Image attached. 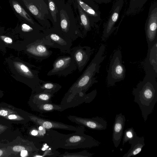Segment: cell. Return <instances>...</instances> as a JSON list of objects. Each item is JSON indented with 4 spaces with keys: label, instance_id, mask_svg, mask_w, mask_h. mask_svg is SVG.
<instances>
[{
    "label": "cell",
    "instance_id": "obj_1",
    "mask_svg": "<svg viewBox=\"0 0 157 157\" xmlns=\"http://www.w3.org/2000/svg\"><path fill=\"white\" fill-rule=\"evenodd\" d=\"M105 49V45L102 44L82 74L65 94L60 104L63 107L71 104L73 101L81 99L83 102L90 103L94 99L95 94L93 91L87 94L86 92L93 84L98 82L94 76L96 73L99 72L100 64L105 58L103 56Z\"/></svg>",
    "mask_w": 157,
    "mask_h": 157
},
{
    "label": "cell",
    "instance_id": "obj_2",
    "mask_svg": "<svg viewBox=\"0 0 157 157\" xmlns=\"http://www.w3.org/2000/svg\"><path fill=\"white\" fill-rule=\"evenodd\" d=\"M144 70L145 77L133 89L132 94L134 96V101L139 105L146 122L157 101V71L147 68Z\"/></svg>",
    "mask_w": 157,
    "mask_h": 157
},
{
    "label": "cell",
    "instance_id": "obj_3",
    "mask_svg": "<svg viewBox=\"0 0 157 157\" xmlns=\"http://www.w3.org/2000/svg\"><path fill=\"white\" fill-rule=\"evenodd\" d=\"M85 127L82 126L79 130L74 133L65 134L62 148L75 149L90 148L98 146L101 143L91 136L84 133Z\"/></svg>",
    "mask_w": 157,
    "mask_h": 157
},
{
    "label": "cell",
    "instance_id": "obj_4",
    "mask_svg": "<svg viewBox=\"0 0 157 157\" xmlns=\"http://www.w3.org/2000/svg\"><path fill=\"white\" fill-rule=\"evenodd\" d=\"M29 113L6 103H0V119L11 124H25L30 121Z\"/></svg>",
    "mask_w": 157,
    "mask_h": 157
},
{
    "label": "cell",
    "instance_id": "obj_5",
    "mask_svg": "<svg viewBox=\"0 0 157 157\" xmlns=\"http://www.w3.org/2000/svg\"><path fill=\"white\" fill-rule=\"evenodd\" d=\"M122 55L120 50L114 53L107 71V82L110 86H113L116 83L124 80L126 70L122 60Z\"/></svg>",
    "mask_w": 157,
    "mask_h": 157
},
{
    "label": "cell",
    "instance_id": "obj_6",
    "mask_svg": "<svg viewBox=\"0 0 157 157\" xmlns=\"http://www.w3.org/2000/svg\"><path fill=\"white\" fill-rule=\"evenodd\" d=\"M145 31L148 48L157 43V2L151 4L145 25Z\"/></svg>",
    "mask_w": 157,
    "mask_h": 157
},
{
    "label": "cell",
    "instance_id": "obj_7",
    "mask_svg": "<svg viewBox=\"0 0 157 157\" xmlns=\"http://www.w3.org/2000/svg\"><path fill=\"white\" fill-rule=\"evenodd\" d=\"M77 69L75 62L71 55L60 56L54 61L52 68L50 70L48 76L57 75L66 76Z\"/></svg>",
    "mask_w": 157,
    "mask_h": 157
},
{
    "label": "cell",
    "instance_id": "obj_8",
    "mask_svg": "<svg viewBox=\"0 0 157 157\" xmlns=\"http://www.w3.org/2000/svg\"><path fill=\"white\" fill-rule=\"evenodd\" d=\"M52 45L51 42L45 37L32 40L29 51L34 58L42 60L48 58L52 54V52L49 49Z\"/></svg>",
    "mask_w": 157,
    "mask_h": 157
},
{
    "label": "cell",
    "instance_id": "obj_9",
    "mask_svg": "<svg viewBox=\"0 0 157 157\" xmlns=\"http://www.w3.org/2000/svg\"><path fill=\"white\" fill-rule=\"evenodd\" d=\"M6 144L12 153V155L17 156V155L20 153L22 151L26 150L29 153V157L32 153L40 151L33 142L19 136Z\"/></svg>",
    "mask_w": 157,
    "mask_h": 157
},
{
    "label": "cell",
    "instance_id": "obj_10",
    "mask_svg": "<svg viewBox=\"0 0 157 157\" xmlns=\"http://www.w3.org/2000/svg\"><path fill=\"white\" fill-rule=\"evenodd\" d=\"M30 121L46 129H58L77 131L80 129L82 125L79 127L64 124L63 123L44 119L29 113Z\"/></svg>",
    "mask_w": 157,
    "mask_h": 157
},
{
    "label": "cell",
    "instance_id": "obj_11",
    "mask_svg": "<svg viewBox=\"0 0 157 157\" xmlns=\"http://www.w3.org/2000/svg\"><path fill=\"white\" fill-rule=\"evenodd\" d=\"M67 118L72 122L93 130H104L107 128L106 121L100 117L86 118L69 115L67 117Z\"/></svg>",
    "mask_w": 157,
    "mask_h": 157
},
{
    "label": "cell",
    "instance_id": "obj_12",
    "mask_svg": "<svg viewBox=\"0 0 157 157\" xmlns=\"http://www.w3.org/2000/svg\"><path fill=\"white\" fill-rule=\"evenodd\" d=\"M44 35V37L52 43L51 48H58L61 52L70 54L72 42L71 39L58 32H50Z\"/></svg>",
    "mask_w": 157,
    "mask_h": 157
},
{
    "label": "cell",
    "instance_id": "obj_13",
    "mask_svg": "<svg viewBox=\"0 0 157 157\" xmlns=\"http://www.w3.org/2000/svg\"><path fill=\"white\" fill-rule=\"evenodd\" d=\"M91 48L88 46H77L71 48L70 54L74 59L77 69L81 72L90 60Z\"/></svg>",
    "mask_w": 157,
    "mask_h": 157
},
{
    "label": "cell",
    "instance_id": "obj_14",
    "mask_svg": "<svg viewBox=\"0 0 157 157\" xmlns=\"http://www.w3.org/2000/svg\"><path fill=\"white\" fill-rule=\"evenodd\" d=\"M124 0H115L111 14L104 26L102 39L109 36L115 29L114 25L117 22L123 7Z\"/></svg>",
    "mask_w": 157,
    "mask_h": 157
},
{
    "label": "cell",
    "instance_id": "obj_15",
    "mask_svg": "<svg viewBox=\"0 0 157 157\" xmlns=\"http://www.w3.org/2000/svg\"><path fill=\"white\" fill-rule=\"evenodd\" d=\"M125 121V116L121 113L116 115L113 127L112 141L116 148L118 147L121 140Z\"/></svg>",
    "mask_w": 157,
    "mask_h": 157
},
{
    "label": "cell",
    "instance_id": "obj_16",
    "mask_svg": "<svg viewBox=\"0 0 157 157\" xmlns=\"http://www.w3.org/2000/svg\"><path fill=\"white\" fill-rule=\"evenodd\" d=\"M131 144V147L123 157L134 156L139 154L145 145L144 136L139 137L137 136L132 140L128 141Z\"/></svg>",
    "mask_w": 157,
    "mask_h": 157
},
{
    "label": "cell",
    "instance_id": "obj_17",
    "mask_svg": "<svg viewBox=\"0 0 157 157\" xmlns=\"http://www.w3.org/2000/svg\"><path fill=\"white\" fill-rule=\"evenodd\" d=\"M29 105L33 110L42 113L63 111V107L61 105H57L52 102L30 104Z\"/></svg>",
    "mask_w": 157,
    "mask_h": 157
},
{
    "label": "cell",
    "instance_id": "obj_18",
    "mask_svg": "<svg viewBox=\"0 0 157 157\" xmlns=\"http://www.w3.org/2000/svg\"><path fill=\"white\" fill-rule=\"evenodd\" d=\"M61 88V86L59 84L42 80L32 93L45 92L54 94Z\"/></svg>",
    "mask_w": 157,
    "mask_h": 157
},
{
    "label": "cell",
    "instance_id": "obj_19",
    "mask_svg": "<svg viewBox=\"0 0 157 157\" xmlns=\"http://www.w3.org/2000/svg\"><path fill=\"white\" fill-rule=\"evenodd\" d=\"M54 94L52 93L45 92L32 93L29 100L28 104L52 103V98Z\"/></svg>",
    "mask_w": 157,
    "mask_h": 157
},
{
    "label": "cell",
    "instance_id": "obj_20",
    "mask_svg": "<svg viewBox=\"0 0 157 157\" xmlns=\"http://www.w3.org/2000/svg\"><path fill=\"white\" fill-rule=\"evenodd\" d=\"M157 43L151 48H148L147 58L144 63V68L157 71Z\"/></svg>",
    "mask_w": 157,
    "mask_h": 157
},
{
    "label": "cell",
    "instance_id": "obj_21",
    "mask_svg": "<svg viewBox=\"0 0 157 157\" xmlns=\"http://www.w3.org/2000/svg\"><path fill=\"white\" fill-rule=\"evenodd\" d=\"M77 1L82 8L88 15L94 18L95 22L101 20V13L98 8H93L81 0H77Z\"/></svg>",
    "mask_w": 157,
    "mask_h": 157
},
{
    "label": "cell",
    "instance_id": "obj_22",
    "mask_svg": "<svg viewBox=\"0 0 157 157\" xmlns=\"http://www.w3.org/2000/svg\"><path fill=\"white\" fill-rule=\"evenodd\" d=\"M148 0H130L128 9L126 12L128 14H131L140 10Z\"/></svg>",
    "mask_w": 157,
    "mask_h": 157
},
{
    "label": "cell",
    "instance_id": "obj_23",
    "mask_svg": "<svg viewBox=\"0 0 157 157\" xmlns=\"http://www.w3.org/2000/svg\"><path fill=\"white\" fill-rule=\"evenodd\" d=\"M11 124L0 119V140L6 139L5 136L10 135L11 132Z\"/></svg>",
    "mask_w": 157,
    "mask_h": 157
},
{
    "label": "cell",
    "instance_id": "obj_24",
    "mask_svg": "<svg viewBox=\"0 0 157 157\" xmlns=\"http://www.w3.org/2000/svg\"><path fill=\"white\" fill-rule=\"evenodd\" d=\"M13 5L14 9L18 13L32 24H34L30 17L18 2L13 1Z\"/></svg>",
    "mask_w": 157,
    "mask_h": 157
},
{
    "label": "cell",
    "instance_id": "obj_25",
    "mask_svg": "<svg viewBox=\"0 0 157 157\" xmlns=\"http://www.w3.org/2000/svg\"><path fill=\"white\" fill-rule=\"evenodd\" d=\"M136 136V133L133 127L126 129L124 132L122 141L123 146L127 142L133 139Z\"/></svg>",
    "mask_w": 157,
    "mask_h": 157
},
{
    "label": "cell",
    "instance_id": "obj_26",
    "mask_svg": "<svg viewBox=\"0 0 157 157\" xmlns=\"http://www.w3.org/2000/svg\"><path fill=\"white\" fill-rule=\"evenodd\" d=\"M93 154L86 150L75 153H68L66 152L63 154L59 155L58 157H92Z\"/></svg>",
    "mask_w": 157,
    "mask_h": 157
},
{
    "label": "cell",
    "instance_id": "obj_27",
    "mask_svg": "<svg viewBox=\"0 0 157 157\" xmlns=\"http://www.w3.org/2000/svg\"><path fill=\"white\" fill-rule=\"evenodd\" d=\"M78 7L82 23L85 30L87 32L89 31L91 28L90 20L87 15L83 12L82 9L78 6Z\"/></svg>",
    "mask_w": 157,
    "mask_h": 157
},
{
    "label": "cell",
    "instance_id": "obj_28",
    "mask_svg": "<svg viewBox=\"0 0 157 157\" xmlns=\"http://www.w3.org/2000/svg\"><path fill=\"white\" fill-rule=\"evenodd\" d=\"M12 157V153L6 144L4 146L0 147V157Z\"/></svg>",
    "mask_w": 157,
    "mask_h": 157
},
{
    "label": "cell",
    "instance_id": "obj_29",
    "mask_svg": "<svg viewBox=\"0 0 157 157\" xmlns=\"http://www.w3.org/2000/svg\"><path fill=\"white\" fill-rule=\"evenodd\" d=\"M49 6L50 10L51 11L52 15L55 21H56V11L55 9V6L54 2L52 0H48Z\"/></svg>",
    "mask_w": 157,
    "mask_h": 157
},
{
    "label": "cell",
    "instance_id": "obj_30",
    "mask_svg": "<svg viewBox=\"0 0 157 157\" xmlns=\"http://www.w3.org/2000/svg\"><path fill=\"white\" fill-rule=\"evenodd\" d=\"M29 11L34 15H37L38 13V11L36 6L34 5H30L28 7Z\"/></svg>",
    "mask_w": 157,
    "mask_h": 157
},
{
    "label": "cell",
    "instance_id": "obj_31",
    "mask_svg": "<svg viewBox=\"0 0 157 157\" xmlns=\"http://www.w3.org/2000/svg\"><path fill=\"white\" fill-rule=\"evenodd\" d=\"M21 27L22 30L25 32H29L33 30V29L32 28L25 24H22Z\"/></svg>",
    "mask_w": 157,
    "mask_h": 157
},
{
    "label": "cell",
    "instance_id": "obj_32",
    "mask_svg": "<svg viewBox=\"0 0 157 157\" xmlns=\"http://www.w3.org/2000/svg\"><path fill=\"white\" fill-rule=\"evenodd\" d=\"M30 132V134L35 137L37 136L39 134V131L35 128H32Z\"/></svg>",
    "mask_w": 157,
    "mask_h": 157
},
{
    "label": "cell",
    "instance_id": "obj_33",
    "mask_svg": "<svg viewBox=\"0 0 157 157\" xmlns=\"http://www.w3.org/2000/svg\"><path fill=\"white\" fill-rule=\"evenodd\" d=\"M20 155L21 157H29L30 153L27 151L23 150L21 152Z\"/></svg>",
    "mask_w": 157,
    "mask_h": 157
},
{
    "label": "cell",
    "instance_id": "obj_34",
    "mask_svg": "<svg viewBox=\"0 0 157 157\" xmlns=\"http://www.w3.org/2000/svg\"><path fill=\"white\" fill-rule=\"evenodd\" d=\"M99 4L101 3H108L111 2V0H96Z\"/></svg>",
    "mask_w": 157,
    "mask_h": 157
},
{
    "label": "cell",
    "instance_id": "obj_35",
    "mask_svg": "<svg viewBox=\"0 0 157 157\" xmlns=\"http://www.w3.org/2000/svg\"><path fill=\"white\" fill-rule=\"evenodd\" d=\"M4 40L5 42L9 43H11L12 41V39L9 37H6L4 39Z\"/></svg>",
    "mask_w": 157,
    "mask_h": 157
},
{
    "label": "cell",
    "instance_id": "obj_36",
    "mask_svg": "<svg viewBox=\"0 0 157 157\" xmlns=\"http://www.w3.org/2000/svg\"><path fill=\"white\" fill-rule=\"evenodd\" d=\"M5 144H3V143H2L1 142H0V147L4 146L5 145Z\"/></svg>",
    "mask_w": 157,
    "mask_h": 157
},
{
    "label": "cell",
    "instance_id": "obj_37",
    "mask_svg": "<svg viewBox=\"0 0 157 157\" xmlns=\"http://www.w3.org/2000/svg\"><path fill=\"white\" fill-rule=\"evenodd\" d=\"M3 96V94L2 93L0 92V98H1Z\"/></svg>",
    "mask_w": 157,
    "mask_h": 157
}]
</instances>
